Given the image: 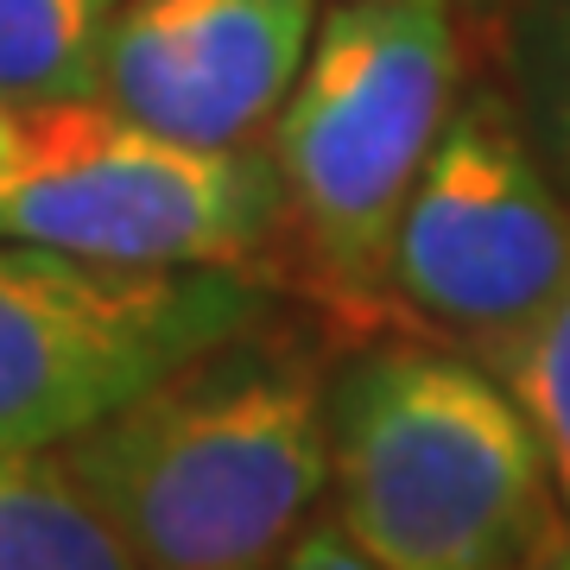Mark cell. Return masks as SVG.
<instances>
[{"label":"cell","instance_id":"obj_1","mask_svg":"<svg viewBox=\"0 0 570 570\" xmlns=\"http://www.w3.org/2000/svg\"><path fill=\"white\" fill-rule=\"evenodd\" d=\"M324 393V343L266 305L51 444V463L140 570H279L330 482Z\"/></svg>","mask_w":570,"mask_h":570},{"label":"cell","instance_id":"obj_3","mask_svg":"<svg viewBox=\"0 0 570 570\" xmlns=\"http://www.w3.org/2000/svg\"><path fill=\"white\" fill-rule=\"evenodd\" d=\"M463 51L450 0H343L311 26L273 115V197L292 266L336 305L387 298L393 235L456 102Z\"/></svg>","mask_w":570,"mask_h":570},{"label":"cell","instance_id":"obj_12","mask_svg":"<svg viewBox=\"0 0 570 570\" xmlns=\"http://www.w3.org/2000/svg\"><path fill=\"white\" fill-rule=\"evenodd\" d=\"M279 570H374V564H367V558H355V551H348V539L336 527H311L298 546L285 551Z\"/></svg>","mask_w":570,"mask_h":570},{"label":"cell","instance_id":"obj_11","mask_svg":"<svg viewBox=\"0 0 570 570\" xmlns=\"http://www.w3.org/2000/svg\"><path fill=\"white\" fill-rule=\"evenodd\" d=\"M513 115L570 204V0H532L513 26Z\"/></svg>","mask_w":570,"mask_h":570},{"label":"cell","instance_id":"obj_6","mask_svg":"<svg viewBox=\"0 0 570 570\" xmlns=\"http://www.w3.org/2000/svg\"><path fill=\"white\" fill-rule=\"evenodd\" d=\"M570 285V204L494 89L456 96L393 235L387 298L494 348Z\"/></svg>","mask_w":570,"mask_h":570},{"label":"cell","instance_id":"obj_10","mask_svg":"<svg viewBox=\"0 0 570 570\" xmlns=\"http://www.w3.org/2000/svg\"><path fill=\"white\" fill-rule=\"evenodd\" d=\"M475 362L489 367L501 393L520 406L532 444H539V463L551 475V494H558V508L570 520V285L532 324H520L513 336L482 348Z\"/></svg>","mask_w":570,"mask_h":570},{"label":"cell","instance_id":"obj_8","mask_svg":"<svg viewBox=\"0 0 570 570\" xmlns=\"http://www.w3.org/2000/svg\"><path fill=\"white\" fill-rule=\"evenodd\" d=\"M0 570H140L108 520L51 463V450H0Z\"/></svg>","mask_w":570,"mask_h":570},{"label":"cell","instance_id":"obj_2","mask_svg":"<svg viewBox=\"0 0 570 570\" xmlns=\"http://www.w3.org/2000/svg\"><path fill=\"white\" fill-rule=\"evenodd\" d=\"M324 438L336 532L374 570H539L570 546L527 419L469 355L355 343Z\"/></svg>","mask_w":570,"mask_h":570},{"label":"cell","instance_id":"obj_4","mask_svg":"<svg viewBox=\"0 0 570 570\" xmlns=\"http://www.w3.org/2000/svg\"><path fill=\"white\" fill-rule=\"evenodd\" d=\"M0 242L108 266H247L279 242L273 165L165 140L96 102L13 108L0 127Z\"/></svg>","mask_w":570,"mask_h":570},{"label":"cell","instance_id":"obj_5","mask_svg":"<svg viewBox=\"0 0 570 570\" xmlns=\"http://www.w3.org/2000/svg\"><path fill=\"white\" fill-rule=\"evenodd\" d=\"M273 305L247 266H108L0 242V450H51Z\"/></svg>","mask_w":570,"mask_h":570},{"label":"cell","instance_id":"obj_13","mask_svg":"<svg viewBox=\"0 0 570 570\" xmlns=\"http://www.w3.org/2000/svg\"><path fill=\"white\" fill-rule=\"evenodd\" d=\"M539 570H570V546L558 551V558H551V564H539Z\"/></svg>","mask_w":570,"mask_h":570},{"label":"cell","instance_id":"obj_14","mask_svg":"<svg viewBox=\"0 0 570 570\" xmlns=\"http://www.w3.org/2000/svg\"><path fill=\"white\" fill-rule=\"evenodd\" d=\"M7 115H13V108H7V102H0V127H7Z\"/></svg>","mask_w":570,"mask_h":570},{"label":"cell","instance_id":"obj_7","mask_svg":"<svg viewBox=\"0 0 570 570\" xmlns=\"http://www.w3.org/2000/svg\"><path fill=\"white\" fill-rule=\"evenodd\" d=\"M317 0H121L102 102L165 140L247 153L305 63Z\"/></svg>","mask_w":570,"mask_h":570},{"label":"cell","instance_id":"obj_9","mask_svg":"<svg viewBox=\"0 0 570 570\" xmlns=\"http://www.w3.org/2000/svg\"><path fill=\"white\" fill-rule=\"evenodd\" d=\"M121 0H0V102H96Z\"/></svg>","mask_w":570,"mask_h":570}]
</instances>
